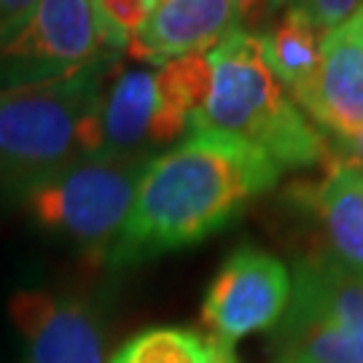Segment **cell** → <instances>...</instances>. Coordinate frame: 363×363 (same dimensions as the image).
<instances>
[{
	"label": "cell",
	"mask_w": 363,
	"mask_h": 363,
	"mask_svg": "<svg viewBox=\"0 0 363 363\" xmlns=\"http://www.w3.org/2000/svg\"><path fill=\"white\" fill-rule=\"evenodd\" d=\"M280 175L283 169L256 148L218 132L191 130L145 164L108 261L135 267L196 245L232 223Z\"/></svg>",
	"instance_id": "cell-1"
},
{
	"label": "cell",
	"mask_w": 363,
	"mask_h": 363,
	"mask_svg": "<svg viewBox=\"0 0 363 363\" xmlns=\"http://www.w3.org/2000/svg\"><path fill=\"white\" fill-rule=\"evenodd\" d=\"M210 91L189 130L218 132L269 156L280 169L325 164L331 148L264 62L259 33L237 27L213 46Z\"/></svg>",
	"instance_id": "cell-2"
},
{
	"label": "cell",
	"mask_w": 363,
	"mask_h": 363,
	"mask_svg": "<svg viewBox=\"0 0 363 363\" xmlns=\"http://www.w3.org/2000/svg\"><path fill=\"white\" fill-rule=\"evenodd\" d=\"M116 54L105 52L81 73L30 89L0 91V186L25 194L35 183L97 156V103Z\"/></svg>",
	"instance_id": "cell-3"
},
{
	"label": "cell",
	"mask_w": 363,
	"mask_h": 363,
	"mask_svg": "<svg viewBox=\"0 0 363 363\" xmlns=\"http://www.w3.org/2000/svg\"><path fill=\"white\" fill-rule=\"evenodd\" d=\"M151 159L84 156L25 191V208L43 232L73 242L94 264L108 261Z\"/></svg>",
	"instance_id": "cell-4"
},
{
	"label": "cell",
	"mask_w": 363,
	"mask_h": 363,
	"mask_svg": "<svg viewBox=\"0 0 363 363\" xmlns=\"http://www.w3.org/2000/svg\"><path fill=\"white\" fill-rule=\"evenodd\" d=\"M277 347L294 363H363L361 277L323 253L298 261Z\"/></svg>",
	"instance_id": "cell-5"
},
{
	"label": "cell",
	"mask_w": 363,
	"mask_h": 363,
	"mask_svg": "<svg viewBox=\"0 0 363 363\" xmlns=\"http://www.w3.org/2000/svg\"><path fill=\"white\" fill-rule=\"evenodd\" d=\"M103 54L91 0H40L0 27V91L70 78Z\"/></svg>",
	"instance_id": "cell-6"
},
{
	"label": "cell",
	"mask_w": 363,
	"mask_h": 363,
	"mask_svg": "<svg viewBox=\"0 0 363 363\" xmlns=\"http://www.w3.org/2000/svg\"><path fill=\"white\" fill-rule=\"evenodd\" d=\"M291 298V272L272 253L237 247L210 280L202 301L208 339L234 347L240 339L269 331L283 320Z\"/></svg>",
	"instance_id": "cell-7"
},
{
	"label": "cell",
	"mask_w": 363,
	"mask_h": 363,
	"mask_svg": "<svg viewBox=\"0 0 363 363\" xmlns=\"http://www.w3.org/2000/svg\"><path fill=\"white\" fill-rule=\"evenodd\" d=\"M9 318L25 347V363H105L97 312L76 296L16 291Z\"/></svg>",
	"instance_id": "cell-8"
},
{
	"label": "cell",
	"mask_w": 363,
	"mask_h": 363,
	"mask_svg": "<svg viewBox=\"0 0 363 363\" xmlns=\"http://www.w3.org/2000/svg\"><path fill=\"white\" fill-rule=\"evenodd\" d=\"M294 103L345 156L363 138V46L339 25L320 40V62Z\"/></svg>",
	"instance_id": "cell-9"
},
{
	"label": "cell",
	"mask_w": 363,
	"mask_h": 363,
	"mask_svg": "<svg viewBox=\"0 0 363 363\" xmlns=\"http://www.w3.org/2000/svg\"><path fill=\"white\" fill-rule=\"evenodd\" d=\"M97 156H145L164 148L162 105L156 91V73L118 67L111 73L97 103Z\"/></svg>",
	"instance_id": "cell-10"
},
{
	"label": "cell",
	"mask_w": 363,
	"mask_h": 363,
	"mask_svg": "<svg viewBox=\"0 0 363 363\" xmlns=\"http://www.w3.org/2000/svg\"><path fill=\"white\" fill-rule=\"evenodd\" d=\"M237 27L232 0H159L127 52L135 60L164 65L183 54L208 52Z\"/></svg>",
	"instance_id": "cell-11"
},
{
	"label": "cell",
	"mask_w": 363,
	"mask_h": 363,
	"mask_svg": "<svg viewBox=\"0 0 363 363\" xmlns=\"http://www.w3.org/2000/svg\"><path fill=\"white\" fill-rule=\"evenodd\" d=\"M296 194L320 226L323 256L363 280V169L331 156L323 178L298 186Z\"/></svg>",
	"instance_id": "cell-12"
},
{
	"label": "cell",
	"mask_w": 363,
	"mask_h": 363,
	"mask_svg": "<svg viewBox=\"0 0 363 363\" xmlns=\"http://www.w3.org/2000/svg\"><path fill=\"white\" fill-rule=\"evenodd\" d=\"M323 35L325 33H320L304 13L291 6L277 13L272 25L264 27V33H259L264 62L294 100L310 86L318 70Z\"/></svg>",
	"instance_id": "cell-13"
},
{
	"label": "cell",
	"mask_w": 363,
	"mask_h": 363,
	"mask_svg": "<svg viewBox=\"0 0 363 363\" xmlns=\"http://www.w3.org/2000/svg\"><path fill=\"white\" fill-rule=\"evenodd\" d=\"M210 57L208 52L183 54L159 67L156 91L162 105V127L167 143H178L183 132L191 127V118L199 113L210 91Z\"/></svg>",
	"instance_id": "cell-14"
},
{
	"label": "cell",
	"mask_w": 363,
	"mask_h": 363,
	"mask_svg": "<svg viewBox=\"0 0 363 363\" xmlns=\"http://www.w3.org/2000/svg\"><path fill=\"white\" fill-rule=\"evenodd\" d=\"M111 363H216V342L189 328H148L132 337Z\"/></svg>",
	"instance_id": "cell-15"
},
{
	"label": "cell",
	"mask_w": 363,
	"mask_h": 363,
	"mask_svg": "<svg viewBox=\"0 0 363 363\" xmlns=\"http://www.w3.org/2000/svg\"><path fill=\"white\" fill-rule=\"evenodd\" d=\"M154 9L156 3L151 0H91L100 43L113 54L130 49L132 38L140 33Z\"/></svg>",
	"instance_id": "cell-16"
},
{
	"label": "cell",
	"mask_w": 363,
	"mask_h": 363,
	"mask_svg": "<svg viewBox=\"0 0 363 363\" xmlns=\"http://www.w3.org/2000/svg\"><path fill=\"white\" fill-rule=\"evenodd\" d=\"M286 6L304 13L320 33H328L334 27L345 25L363 6V0H286Z\"/></svg>",
	"instance_id": "cell-17"
},
{
	"label": "cell",
	"mask_w": 363,
	"mask_h": 363,
	"mask_svg": "<svg viewBox=\"0 0 363 363\" xmlns=\"http://www.w3.org/2000/svg\"><path fill=\"white\" fill-rule=\"evenodd\" d=\"M234 13H237V22H247V25H256L264 16H269L272 11L283 9L286 0H232Z\"/></svg>",
	"instance_id": "cell-18"
},
{
	"label": "cell",
	"mask_w": 363,
	"mask_h": 363,
	"mask_svg": "<svg viewBox=\"0 0 363 363\" xmlns=\"http://www.w3.org/2000/svg\"><path fill=\"white\" fill-rule=\"evenodd\" d=\"M40 0H0V27L11 25L13 19H19Z\"/></svg>",
	"instance_id": "cell-19"
},
{
	"label": "cell",
	"mask_w": 363,
	"mask_h": 363,
	"mask_svg": "<svg viewBox=\"0 0 363 363\" xmlns=\"http://www.w3.org/2000/svg\"><path fill=\"white\" fill-rule=\"evenodd\" d=\"M342 27H345V30L350 33L352 38H355V40H358V43L363 46V6H361V9H358L355 13H352L350 19H347V22H345Z\"/></svg>",
	"instance_id": "cell-20"
},
{
	"label": "cell",
	"mask_w": 363,
	"mask_h": 363,
	"mask_svg": "<svg viewBox=\"0 0 363 363\" xmlns=\"http://www.w3.org/2000/svg\"><path fill=\"white\" fill-rule=\"evenodd\" d=\"M339 159H345V162H350V164H355V167H361L363 169V138L358 140V143L352 145L350 151L345 156H339Z\"/></svg>",
	"instance_id": "cell-21"
},
{
	"label": "cell",
	"mask_w": 363,
	"mask_h": 363,
	"mask_svg": "<svg viewBox=\"0 0 363 363\" xmlns=\"http://www.w3.org/2000/svg\"><path fill=\"white\" fill-rule=\"evenodd\" d=\"M216 363H237L232 347H223V345L216 342Z\"/></svg>",
	"instance_id": "cell-22"
},
{
	"label": "cell",
	"mask_w": 363,
	"mask_h": 363,
	"mask_svg": "<svg viewBox=\"0 0 363 363\" xmlns=\"http://www.w3.org/2000/svg\"><path fill=\"white\" fill-rule=\"evenodd\" d=\"M280 363H294V361H280Z\"/></svg>",
	"instance_id": "cell-23"
},
{
	"label": "cell",
	"mask_w": 363,
	"mask_h": 363,
	"mask_svg": "<svg viewBox=\"0 0 363 363\" xmlns=\"http://www.w3.org/2000/svg\"><path fill=\"white\" fill-rule=\"evenodd\" d=\"M151 3H159V0H151Z\"/></svg>",
	"instance_id": "cell-24"
}]
</instances>
